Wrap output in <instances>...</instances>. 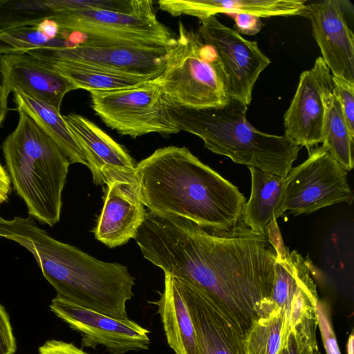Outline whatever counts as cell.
Returning <instances> with one entry per match:
<instances>
[{
	"label": "cell",
	"mask_w": 354,
	"mask_h": 354,
	"mask_svg": "<svg viewBox=\"0 0 354 354\" xmlns=\"http://www.w3.org/2000/svg\"><path fill=\"white\" fill-rule=\"evenodd\" d=\"M353 200L346 171L322 145L310 149L308 158L284 178L275 218L286 211L310 214L335 203L351 204Z\"/></svg>",
	"instance_id": "9"
},
{
	"label": "cell",
	"mask_w": 354,
	"mask_h": 354,
	"mask_svg": "<svg viewBox=\"0 0 354 354\" xmlns=\"http://www.w3.org/2000/svg\"><path fill=\"white\" fill-rule=\"evenodd\" d=\"M159 299L148 301L158 306L168 345L176 354H200L194 325L176 279L165 274Z\"/></svg>",
	"instance_id": "20"
},
{
	"label": "cell",
	"mask_w": 354,
	"mask_h": 354,
	"mask_svg": "<svg viewBox=\"0 0 354 354\" xmlns=\"http://www.w3.org/2000/svg\"><path fill=\"white\" fill-rule=\"evenodd\" d=\"M175 279L188 308L200 354H246L245 336L227 311L201 290Z\"/></svg>",
	"instance_id": "14"
},
{
	"label": "cell",
	"mask_w": 354,
	"mask_h": 354,
	"mask_svg": "<svg viewBox=\"0 0 354 354\" xmlns=\"http://www.w3.org/2000/svg\"><path fill=\"white\" fill-rule=\"evenodd\" d=\"M266 233L268 241L276 252V258L282 259L285 257L289 248L284 245L276 218L272 219L266 228Z\"/></svg>",
	"instance_id": "36"
},
{
	"label": "cell",
	"mask_w": 354,
	"mask_h": 354,
	"mask_svg": "<svg viewBox=\"0 0 354 354\" xmlns=\"http://www.w3.org/2000/svg\"><path fill=\"white\" fill-rule=\"evenodd\" d=\"M72 48L60 30L55 39H49L35 26L15 28L0 32V54L24 53L38 49Z\"/></svg>",
	"instance_id": "27"
},
{
	"label": "cell",
	"mask_w": 354,
	"mask_h": 354,
	"mask_svg": "<svg viewBox=\"0 0 354 354\" xmlns=\"http://www.w3.org/2000/svg\"><path fill=\"white\" fill-rule=\"evenodd\" d=\"M303 16L310 21L321 57L332 76L354 84V36L341 2L326 0L306 4Z\"/></svg>",
	"instance_id": "15"
},
{
	"label": "cell",
	"mask_w": 354,
	"mask_h": 354,
	"mask_svg": "<svg viewBox=\"0 0 354 354\" xmlns=\"http://www.w3.org/2000/svg\"><path fill=\"white\" fill-rule=\"evenodd\" d=\"M52 312L81 334V348L104 346L110 354L147 350L150 331L129 319H119L68 301L58 296L49 306Z\"/></svg>",
	"instance_id": "11"
},
{
	"label": "cell",
	"mask_w": 354,
	"mask_h": 354,
	"mask_svg": "<svg viewBox=\"0 0 354 354\" xmlns=\"http://www.w3.org/2000/svg\"><path fill=\"white\" fill-rule=\"evenodd\" d=\"M17 109L27 113L59 147L71 163L88 166L85 154L60 111L20 92L14 93Z\"/></svg>",
	"instance_id": "22"
},
{
	"label": "cell",
	"mask_w": 354,
	"mask_h": 354,
	"mask_svg": "<svg viewBox=\"0 0 354 354\" xmlns=\"http://www.w3.org/2000/svg\"><path fill=\"white\" fill-rule=\"evenodd\" d=\"M41 62L68 79L76 89L88 91L118 90L155 80L71 61Z\"/></svg>",
	"instance_id": "24"
},
{
	"label": "cell",
	"mask_w": 354,
	"mask_h": 354,
	"mask_svg": "<svg viewBox=\"0 0 354 354\" xmlns=\"http://www.w3.org/2000/svg\"><path fill=\"white\" fill-rule=\"evenodd\" d=\"M324 103L322 146L345 171H350L354 165V136L349 131L333 86L324 94Z\"/></svg>",
	"instance_id": "25"
},
{
	"label": "cell",
	"mask_w": 354,
	"mask_h": 354,
	"mask_svg": "<svg viewBox=\"0 0 354 354\" xmlns=\"http://www.w3.org/2000/svg\"><path fill=\"white\" fill-rule=\"evenodd\" d=\"M173 47L154 48L95 44L59 49H38L26 53L40 62L71 61L156 80L162 73Z\"/></svg>",
	"instance_id": "12"
},
{
	"label": "cell",
	"mask_w": 354,
	"mask_h": 354,
	"mask_svg": "<svg viewBox=\"0 0 354 354\" xmlns=\"http://www.w3.org/2000/svg\"><path fill=\"white\" fill-rule=\"evenodd\" d=\"M248 168L251 174V194L243 206L241 220L252 231L265 234L268 225L276 218L284 178L257 168Z\"/></svg>",
	"instance_id": "21"
},
{
	"label": "cell",
	"mask_w": 354,
	"mask_h": 354,
	"mask_svg": "<svg viewBox=\"0 0 354 354\" xmlns=\"http://www.w3.org/2000/svg\"><path fill=\"white\" fill-rule=\"evenodd\" d=\"M200 21L198 34L214 52L228 97L248 106L254 86L270 59L256 41L246 39L216 15Z\"/></svg>",
	"instance_id": "10"
},
{
	"label": "cell",
	"mask_w": 354,
	"mask_h": 354,
	"mask_svg": "<svg viewBox=\"0 0 354 354\" xmlns=\"http://www.w3.org/2000/svg\"><path fill=\"white\" fill-rule=\"evenodd\" d=\"M89 92L94 111L121 135L136 138L150 133L169 135L180 131L156 80L130 88Z\"/></svg>",
	"instance_id": "8"
},
{
	"label": "cell",
	"mask_w": 354,
	"mask_h": 354,
	"mask_svg": "<svg viewBox=\"0 0 354 354\" xmlns=\"http://www.w3.org/2000/svg\"><path fill=\"white\" fill-rule=\"evenodd\" d=\"M234 20V30L241 35H254L260 32L262 27L261 18L248 14L232 15Z\"/></svg>",
	"instance_id": "34"
},
{
	"label": "cell",
	"mask_w": 354,
	"mask_h": 354,
	"mask_svg": "<svg viewBox=\"0 0 354 354\" xmlns=\"http://www.w3.org/2000/svg\"><path fill=\"white\" fill-rule=\"evenodd\" d=\"M332 86V75L319 57L311 68L301 73L295 95L284 113V134L308 151L322 143L324 94Z\"/></svg>",
	"instance_id": "13"
},
{
	"label": "cell",
	"mask_w": 354,
	"mask_h": 354,
	"mask_svg": "<svg viewBox=\"0 0 354 354\" xmlns=\"http://www.w3.org/2000/svg\"><path fill=\"white\" fill-rule=\"evenodd\" d=\"M34 26L51 39L56 38L60 32L58 24L51 19H44Z\"/></svg>",
	"instance_id": "38"
},
{
	"label": "cell",
	"mask_w": 354,
	"mask_h": 354,
	"mask_svg": "<svg viewBox=\"0 0 354 354\" xmlns=\"http://www.w3.org/2000/svg\"><path fill=\"white\" fill-rule=\"evenodd\" d=\"M143 257L221 305L245 336L259 318L278 306L272 299L276 252L266 233L240 219L213 230L187 218L146 212L134 237Z\"/></svg>",
	"instance_id": "1"
},
{
	"label": "cell",
	"mask_w": 354,
	"mask_h": 354,
	"mask_svg": "<svg viewBox=\"0 0 354 354\" xmlns=\"http://www.w3.org/2000/svg\"><path fill=\"white\" fill-rule=\"evenodd\" d=\"M171 106L189 109L223 106L230 102L212 48L198 32L179 21L176 42L156 80Z\"/></svg>",
	"instance_id": "6"
},
{
	"label": "cell",
	"mask_w": 354,
	"mask_h": 354,
	"mask_svg": "<svg viewBox=\"0 0 354 354\" xmlns=\"http://www.w3.org/2000/svg\"><path fill=\"white\" fill-rule=\"evenodd\" d=\"M1 55L0 54V68H1ZM1 74V71H0ZM7 100L8 97L4 95L2 83L0 80V126L1 125L3 121L4 120L7 111H8V105H7Z\"/></svg>",
	"instance_id": "39"
},
{
	"label": "cell",
	"mask_w": 354,
	"mask_h": 354,
	"mask_svg": "<svg viewBox=\"0 0 354 354\" xmlns=\"http://www.w3.org/2000/svg\"><path fill=\"white\" fill-rule=\"evenodd\" d=\"M39 354H90L73 343L60 340H48L39 348Z\"/></svg>",
	"instance_id": "35"
},
{
	"label": "cell",
	"mask_w": 354,
	"mask_h": 354,
	"mask_svg": "<svg viewBox=\"0 0 354 354\" xmlns=\"http://www.w3.org/2000/svg\"><path fill=\"white\" fill-rule=\"evenodd\" d=\"M55 12L64 10H102L138 15H156L149 0H49Z\"/></svg>",
	"instance_id": "29"
},
{
	"label": "cell",
	"mask_w": 354,
	"mask_h": 354,
	"mask_svg": "<svg viewBox=\"0 0 354 354\" xmlns=\"http://www.w3.org/2000/svg\"><path fill=\"white\" fill-rule=\"evenodd\" d=\"M54 14L49 0H0V32L34 26Z\"/></svg>",
	"instance_id": "28"
},
{
	"label": "cell",
	"mask_w": 354,
	"mask_h": 354,
	"mask_svg": "<svg viewBox=\"0 0 354 354\" xmlns=\"http://www.w3.org/2000/svg\"><path fill=\"white\" fill-rule=\"evenodd\" d=\"M0 236L32 254L57 296L115 319L128 318L126 304L133 296L135 278L126 266L55 239L31 216H0Z\"/></svg>",
	"instance_id": "3"
},
{
	"label": "cell",
	"mask_w": 354,
	"mask_h": 354,
	"mask_svg": "<svg viewBox=\"0 0 354 354\" xmlns=\"http://www.w3.org/2000/svg\"><path fill=\"white\" fill-rule=\"evenodd\" d=\"M63 117L85 154L96 185L136 183V165L122 145L82 115L70 113Z\"/></svg>",
	"instance_id": "16"
},
{
	"label": "cell",
	"mask_w": 354,
	"mask_h": 354,
	"mask_svg": "<svg viewBox=\"0 0 354 354\" xmlns=\"http://www.w3.org/2000/svg\"><path fill=\"white\" fill-rule=\"evenodd\" d=\"M302 292H317L316 284L309 263L297 251L288 249L284 258H276L272 299L289 322L291 303Z\"/></svg>",
	"instance_id": "23"
},
{
	"label": "cell",
	"mask_w": 354,
	"mask_h": 354,
	"mask_svg": "<svg viewBox=\"0 0 354 354\" xmlns=\"http://www.w3.org/2000/svg\"><path fill=\"white\" fill-rule=\"evenodd\" d=\"M290 330L288 319L277 308L253 324L245 339L246 354H278Z\"/></svg>",
	"instance_id": "26"
},
{
	"label": "cell",
	"mask_w": 354,
	"mask_h": 354,
	"mask_svg": "<svg viewBox=\"0 0 354 354\" xmlns=\"http://www.w3.org/2000/svg\"><path fill=\"white\" fill-rule=\"evenodd\" d=\"M1 74L4 95L20 92L45 102L57 110L65 95L75 90L66 77L30 55H1Z\"/></svg>",
	"instance_id": "17"
},
{
	"label": "cell",
	"mask_w": 354,
	"mask_h": 354,
	"mask_svg": "<svg viewBox=\"0 0 354 354\" xmlns=\"http://www.w3.org/2000/svg\"><path fill=\"white\" fill-rule=\"evenodd\" d=\"M6 138L2 151L11 184L28 212L50 227L60 219L69 159L56 142L24 111Z\"/></svg>",
	"instance_id": "5"
},
{
	"label": "cell",
	"mask_w": 354,
	"mask_h": 354,
	"mask_svg": "<svg viewBox=\"0 0 354 354\" xmlns=\"http://www.w3.org/2000/svg\"><path fill=\"white\" fill-rule=\"evenodd\" d=\"M60 30L79 33V45L113 44L143 48H171L176 42L156 15L102 10H64L52 19Z\"/></svg>",
	"instance_id": "7"
},
{
	"label": "cell",
	"mask_w": 354,
	"mask_h": 354,
	"mask_svg": "<svg viewBox=\"0 0 354 354\" xmlns=\"http://www.w3.org/2000/svg\"><path fill=\"white\" fill-rule=\"evenodd\" d=\"M353 339H354V336H353V333L352 332L348 337V342H347V353L348 354H354Z\"/></svg>",
	"instance_id": "40"
},
{
	"label": "cell",
	"mask_w": 354,
	"mask_h": 354,
	"mask_svg": "<svg viewBox=\"0 0 354 354\" xmlns=\"http://www.w3.org/2000/svg\"><path fill=\"white\" fill-rule=\"evenodd\" d=\"M17 344L10 317L4 307L0 304V354H14Z\"/></svg>",
	"instance_id": "33"
},
{
	"label": "cell",
	"mask_w": 354,
	"mask_h": 354,
	"mask_svg": "<svg viewBox=\"0 0 354 354\" xmlns=\"http://www.w3.org/2000/svg\"><path fill=\"white\" fill-rule=\"evenodd\" d=\"M169 109L180 130L199 137L212 152L283 178L301 148L285 134H270L256 129L247 119L248 106L233 100L216 108L169 105Z\"/></svg>",
	"instance_id": "4"
},
{
	"label": "cell",
	"mask_w": 354,
	"mask_h": 354,
	"mask_svg": "<svg viewBox=\"0 0 354 354\" xmlns=\"http://www.w3.org/2000/svg\"><path fill=\"white\" fill-rule=\"evenodd\" d=\"M332 82L349 131L354 136V84L333 76Z\"/></svg>",
	"instance_id": "32"
},
{
	"label": "cell",
	"mask_w": 354,
	"mask_h": 354,
	"mask_svg": "<svg viewBox=\"0 0 354 354\" xmlns=\"http://www.w3.org/2000/svg\"><path fill=\"white\" fill-rule=\"evenodd\" d=\"M138 194L149 210L171 214L213 230L240 221L245 198L185 147L157 149L136 167Z\"/></svg>",
	"instance_id": "2"
},
{
	"label": "cell",
	"mask_w": 354,
	"mask_h": 354,
	"mask_svg": "<svg viewBox=\"0 0 354 354\" xmlns=\"http://www.w3.org/2000/svg\"><path fill=\"white\" fill-rule=\"evenodd\" d=\"M315 310L318 326L326 354H341L332 324L330 308L325 302L319 300Z\"/></svg>",
	"instance_id": "31"
},
{
	"label": "cell",
	"mask_w": 354,
	"mask_h": 354,
	"mask_svg": "<svg viewBox=\"0 0 354 354\" xmlns=\"http://www.w3.org/2000/svg\"><path fill=\"white\" fill-rule=\"evenodd\" d=\"M316 310L294 326L278 354H320L317 339Z\"/></svg>",
	"instance_id": "30"
},
{
	"label": "cell",
	"mask_w": 354,
	"mask_h": 354,
	"mask_svg": "<svg viewBox=\"0 0 354 354\" xmlns=\"http://www.w3.org/2000/svg\"><path fill=\"white\" fill-rule=\"evenodd\" d=\"M159 8L174 17L190 15L199 20L219 13L248 14L260 18L303 16L306 0H160Z\"/></svg>",
	"instance_id": "19"
},
{
	"label": "cell",
	"mask_w": 354,
	"mask_h": 354,
	"mask_svg": "<svg viewBox=\"0 0 354 354\" xmlns=\"http://www.w3.org/2000/svg\"><path fill=\"white\" fill-rule=\"evenodd\" d=\"M11 189L9 175L6 169L0 162V205L8 201Z\"/></svg>",
	"instance_id": "37"
},
{
	"label": "cell",
	"mask_w": 354,
	"mask_h": 354,
	"mask_svg": "<svg viewBox=\"0 0 354 354\" xmlns=\"http://www.w3.org/2000/svg\"><path fill=\"white\" fill-rule=\"evenodd\" d=\"M107 192L94 230L95 239L110 248L134 239L142 224L146 210L136 183L113 182Z\"/></svg>",
	"instance_id": "18"
}]
</instances>
